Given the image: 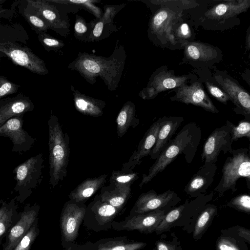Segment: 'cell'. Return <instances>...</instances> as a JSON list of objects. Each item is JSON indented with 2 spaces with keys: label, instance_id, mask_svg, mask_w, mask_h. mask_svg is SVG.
<instances>
[{
  "label": "cell",
  "instance_id": "32",
  "mask_svg": "<svg viewBox=\"0 0 250 250\" xmlns=\"http://www.w3.org/2000/svg\"><path fill=\"white\" fill-rule=\"evenodd\" d=\"M22 15L31 28L37 34L40 32H46L49 29L46 22L27 7L23 10Z\"/></svg>",
  "mask_w": 250,
  "mask_h": 250
},
{
  "label": "cell",
  "instance_id": "50",
  "mask_svg": "<svg viewBox=\"0 0 250 250\" xmlns=\"http://www.w3.org/2000/svg\"><path fill=\"white\" fill-rule=\"evenodd\" d=\"M1 201H0V203H1Z\"/></svg>",
  "mask_w": 250,
  "mask_h": 250
},
{
  "label": "cell",
  "instance_id": "22",
  "mask_svg": "<svg viewBox=\"0 0 250 250\" xmlns=\"http://www.w3.org/2000/svg\"><path fill=\"white\" fill-rule=\"evenodd\" d=\"M76 109L80 113L91 117H98L104 113L105 103L104 101L93 98L70 86Z\"/></svg>",
  "mask_w": 250,
  "mask_h": 250
},
{
  "label": "cell",
  "instance_id": "18",
  "mask_svg": "<svg viewBox=\"0 0 250 250\" xmlns=\"http://www.w3.org/2000/svg\"><path fill=\"white\" fill-rule=\"evenodd\" d=\"M165 215V211L161 209L137 214L126 221L123 228L126 230H138L143 232L151 233L155 231Z\"/></svg>",
  "mask_w": 250,
  "mask_h": 250
},
{
  "label": "cell",
  "instance_id": "10",
  "mask_svg": "<svg viewBox=\"0 0 250 250\" xmlns=\"http://www.w3.org/2000/svg\"><path fill=\"white\" fill-rule=\"evenodd\" d=\"M172 100L201 107L211 113L219 112L198 82H195L189 85L184 84L178 87Z\"/></svg>",
  "mask_w": 250,
  "mask_h": 250
},
{
  "label": "cell",
  "instance_id": "15",
  "mask_svg": "<svg viewBox=\"0 0 250 250\" xmlns=\"http://www.w3.org/2000/svg\"><path fill=\"white\" fill-rule=\"evenodd\" d=\"M85 212V208L76 204L67 203L65 206L61 217V227L66 241H73L77 237Z\"/></svg>",
  "mask_w": 250,
  "mask_h": 250
},
{
  "label": "cell",
  "instance_id": "36",
  "mask_svg": "<svg viewBox=\"0 0 250 250\" xmlns=\"http://www.w3.org/2000/svg\"><path fill=\"white\" fill-rule=\"evenodd\" d=\"M146 245V243L142 242L126 243L121 241H112L100 244L98 250H137Z\"/></svg>",
  "mask_w": 250,
  "mask_h": 250
},
{
  "label": "cell",
  "instance_id": "27",
  "mask_svg": "<svg viewBox=\"0 0 250 250\" xmlns=\"http://www.w3.org/2000/svg\"><path fill=\"white\" fill-rule=\"evenodd\" d=\"M139 124L136 116L134 104L126 102L120 110L116 119L117 133L119 137H122L131 126L135 127Z\"/></svg>",
  "mask_w": 250,
  "mask_h": 250
},
{
  "label": "cell",
  "instance_id": "29",
  "mask_svg": "<svg viewBox=\"0 0 250 250\" xmlns=\"http://www.w3.org/2000/svg\"><path fill=\"white\" fill-rule=\"evenodd\" d=\"M216 211V207L211 205L201 212L195 225L193 235L194 239H198L202 236L210 224Z\"/></svg>",
  "mask_w": 250,
  "mask_h": 250
},
{
  "label": "cell",
  "instance_id": "4",
  "mask_svg": "<svg viewBox=\"0 0 250 250\" xmlns=\"http://www.w3.org/2000/svg\"><path fill=\"white\" fill-rule=\"evenodd\" d=\"M27 7L44 21L51 29L66 37L70 26L68 12H76L81 8L67 0H27Z\"/></svg>",
  "mask_w": 250,
  "mask_h": 250
},
{
  "label": "cell",
  "instance_id": "23",
  "mask_svg": "<svg viewBox=\"0 0 250 250\" xmlns=\"http://www.w3.org/2000/svg\"><path fill=\"white\" fill-rule=\"evenodd\" d=\"M107 176V174H103L83 181L70 192L69 195L70 199L77 203L86 200L103 187Z\"/></svg>",
  "mask_w": 250,
  "mask_h": 250
},
{
  "label": "cell",
  "instance_id": "45",
  "mask_svg": "<svg viewBox=\"0 0 250 250\" xmlns=\"http://www.w3.org/2000/svg\"><path fill=\"white\" fill-rule=\"evenodd\" d=\"M179 37L183 39H188L191 36V32L188 25L186 23L182 24L177 30Z\"/></svg>",
  "mask_w": 250,
  "mask_h": 250
},
{
  "label": "cell",
  "instance_id": "2",
  "mask_svg": "<svg viewBox=\"0 0 250 250\" xmlns=\"http://www.w3.org/2000/svg\"><path fill=\"white\" fill-rule=\"evenodd\" d=\"M202 137L200 127L194 122L186 124L176 136L171 139L156 159L147 173L143 174L139 187L150 182L179 156L183 155L186 161L191 163L195 155Z\"/></svg>",
  "mask_w": 250,
  "mask_h": 250
},
{
  "label": "cell",
  "instance_id": "47",
  "mask_svg": "<svg viewBox=\"0 0 250 250\" xmlns=\"http://www.w3.org/2000/svg\"><path fill=\"white\" fill-rule=\"evenodd\" d=\"M10 204V203H9ZM9 204L4 202L0 208V218L3 215L9 207Z\"/></svg>",
  "mask_w": 250,
  "mask_h": 250
},
{
  "label": "cell",
  "instance_id": "48",
  "mask_svg": "<svg viewBox=\"0 0 250 250\" xmlns=\"http://www.w3.org/2000/svg\"><path fill=\"white\" fill-rule=\"evenodd\" d=\"M239 230H240V232H239L240 235H241L243 237H245L246 238H247L248 239V241H249L250 233L247 234V232L249 230L244 229H241Z\"/></svg>",
  "mask_w": 250,
  "mask_h": 250
},
{
  "label": "cell",
  "instance_id": "41",
  "mask_svg": "<svg viewBox=\"0 0 250 250\" xmlns=\"http://www.w3.org/2000/svg\"><path fill=\"white\" fill-rule=\"evenodd\" d=\"M68 2L80 6L81 7L85 8L87 10L91 12L97 19H100L102 17V11L96 6L94 3L99 2V1L96 0H67Z\"/></svg>",
  "mask_w": 250,
  "mask_h": 250
},
{
  "label": "cell",
  "instance_id": "46",
  "mask_svg": "<svg viewBox=\"0 0 250 250\" xmlns=\"http://www.w3.org/2000/svg\"><path fill=\"white\" fill-rule=\"evenodd\" d=\"M156 245L157 250H176L174 246L164 241H159Z\"/></svg>",
  "mask_w": 250,
  "mask_h": 250
},
{
  "label": "cell",
  "instance_id": "19",
  "mask_svg": "<svg viewBox=\"0 0 250 250\" xmlns=\"http://www.w3.org/2000/svg\"><path fill=\"white\" fill-rule=\"evenodd\" d=\"M184 120L182 117L165 116L158 132L156 143L149 155L152 159L155 160L158 157Z\"/></svg>",
  "mask_w": 250,
  "mask_h": 250
},
{
  "label": "cell",
  "instance_id": "43",
  "mask_svg": "<svg viewBox=\"0 0 250 250\" xmlns=\"http://www.w3.org/2000/svg\"><path fill=\"white\" fill-rule=\"evenodd\" d=\"M9 206L5 212L0 218V236H1L8 228L11 220L14 207V200L9 203Z\"/></svg>",
  "mask_w": 250,
  "mask_h": 250
},
{
  "label": "cell",
  "instance_id": "11",
  "mask_svg": "<svg viewBox=\"0 0 250 250\" xmlns=\"http://www.w3.org/2000/svg\"><path fill=\"white\" fill-rule=\"evenodd\" d=\"M177 200L180 199L171 190L157 194L154 190L151 189L139 197L132 211L137 214L146 213L161 209Z\"/></svg>",
  "mask_w": 250,
  "mask_h": 250
},
{
  "label": "cell",
  "instance_id": "21",
  "mask_svg": "<svg viewBox=\"0 0 250 250\" xmlns=\"http://www.w3.org/2000/svg\"><path fill=\"white\" fill-rule=\"evenodd\" d=\"M250 6V0H228L215 5L205 15L209 19L225 20L246 12Z\"/></svg>",
  "mask_w": 250,
  "mask_h": 250
},
{
  "label": "cell",
  "instance_id": "39",
  "mask_svg": "<svg viewBox=\"0 0 250 250\" xmlns=\"http://www.w3.org/2000/svg\"><path fill=\"white\" fill-rule=\"evenodd\" d=\"M21 86L0 75V100L8 95L17 93Z\"/></svg>",
  "mask_w": 250,
  "mask_h": 250
},
{
  "label": "cell",
  "instance_id": "16",
  "mask_svg": "<svg viewBox=\"0 0 250 250\" xmlns=\"http://www.w3.org/2000/svg\"><path fill=\"white\" fill-rule=\"evenodd\" d=\"M34 109L31 99L21 93L0 100V127L11 118L24 115Z\"/></svg>",
  "mask_w": 250,
  "mask_h": 250
},
{
  "label": "cell",
  "instance_id": "1",
  "mask_svg": "<svg viewBox=\"0 0 250 250\" xmlns=\"http://www.w3.org/2000/svg\"><path fill=\"white\" fill-rule=\"evenodd\" d=\"M117 41L116 47L109 57L79 52L77 57L68 65L75 70L89 83L94 84L100 77L109 91L118 86L126 57L124 46Z\"/></svg>",
  "mask_w": 250,
  "mask_h": 250
},
{
  "label": "cell",
  "instance_id": "30",
  "mask_svg": "<svg viewBox=\"0 0 250 250\" xmlns=\"http://www.w3.org/2000/svg\"><path fill=\"white\" fill-rule=\"evenodd\" d=\"M92 28V21L87 23L82 16L76 15L74 24V36L77 39L87 42Z\"/></svg>",
  "mask_w": 250,
  "mask_h": 250
},
{
  "label": "cell",
  "instance_id": "37",
  "mask_svg": "<svg viewBox=\"0 0 250 250\" xmlns=\"http://www.w3.org/2000/svg\"><path fill=\"white\" fill-rule=\"evenodd\" d=\"M37 34L39 42L47 51H58L64 45L62 41L55 38L46 32H40Z\"/></svg>",
  "mask_w": 250,
  "mask_h": 250
},
{
  "label": "cell",
  "instance_id": "5",
  "mask_svg": "<svg viewBox=\"0 0 250 250\" xmlns=\"http://www.w3.org/2000/svg\"><path fill=\"white\" fill-rule=\"evenodd\" d=\"M223 165L222 177L214 190L223 194L228 190H236L237 181L241 178L250 188V153L249 148L233 149Z\"/></svg>",
  "mask_w": 250,
  "mask_h": 250
},
{
  "label": "cell",
  "instance_id": "42",
  "mask_svg": "<svg viewBox=\"0 0 250 250\" xmlns=\"http://www.w3.org/2000/svg\"><path fill=\"white\" fill-rule=\"evenodd\" d=\"M206 84L209 93L219 102L226 104L228 101L230 100L229 95L216 85L208 82H207Z\"/></svg>",
  "mask_w": 250,
  "mask_h": 250
},
{
  "label": "cell",
  "instance_id": "12",
  "mask_svg": "<svg viewBox=\"0 0 250 250\" xmlns=\"http://www.w3.org/2000/svg\"><path fill=\"white\" fill-rule=\"evenodd\" d=\"M214 78L236 106V114L244 115L246 119L250 121V96L249 93L229 78H223L220 75H215Z\"/></svg>",
  "mask_w": 250,
  "mask_h": 250
},
{
  "label": "cell",
  "instance_id": "14",
  "mask_svg": "<svg viewBox=\"0 0 250 250\" xmlns=\"http://www.w3.org/2000/svg\"><path fill=\"white\" fill-rule=\"evenodd\" d=\"M165 117L159 118L146 131L136 150L128 161L123 164V169L132 170L139 165L142 159L150 155L157 140L158 131Z\"/></svg>",
  "mask_w": 250,
  "mask_h": 250
},
{
  "label": "cell",
  "instance_id": "40",
  "mask_svg": "<svg viewBox=\"0 0 250 250\" xmlns=\"http://www.w3.org/2000/svg\"><path fill=\"white\" fill-rule=\"evenodd\" d=\"M37 235V228L34 225L23 237L13 250H29Z\"/></svg>",
  "mask_w": 250,
  "mask_h": 250
},
{
  "label": "cell",
  "instance_id": "31",
  "mask_svg": "<svg viewBox=\"0 0 250 250\" xmlns=\"http://www.w3.org/2000/svg\"><path fill=\"white\" fill-rule=\"evenodd\" d=\"M226 124L230 128L231 142L237 141L242 137H247L250 139V122L244 119L239 122L237 125H235L229 121Z\"/></svg>",
  "mask_w": 250,
  "mask_h": 250
},
{
  "label": "cell",
  "instance_id": "49",
  "mask_svg": "<svg viewBox=\"0 0 250 250\" xmlns=\"http://www.w3.org/2000/svg\"><path fill=\"white\" fill-rule=\"evenodd\" d=\"M4 56L5 55L2 53L0 52V62L1 61V58Z\"/></svg>",
  "mask_w": 250,
  "mask_h": 250
},
{
  "label": "cell",
  "instance_id": "34",
  "mask_svg": "<svg viewBox=\"0 0 250 250\" xmlns=\"http://www.w3.org/2000/svg\"><path fill=\"white\" fill-rule=\"evenodd\" d=\"M185 208V205H181L165 215L155 231L160 233L168 230L171 227L172 225L180 217Z\"/></svg>",
  "mask_w": 250,
  "mask_h": 250
},
{
  "label": "cell",
  "instance_id": "26",
  "mask_svg": "<svg viewBox=\"0 0 250 250\" xmlns=\"http://www.w3.org/2000/svg\"><path fill=\"white\" fill-rule=\"evenodd\" d=\"M114 17L111 13L104 12L101 18L93 20V28L87 42L101 40L117 31V27L113 23Z\"/></svg>",
  "mask_w": 250,
  "mask_h": 250
},
{
  "label": "cell",
  "instance_id": "7",
  "mask_svg": "<svg viewBox=\"0 0 250 250\" xmlns=\"http://www.w3.org/2000/svg\"><path fill=\"white\" fill-rule=\"evenodd\" d=\"M0 52L15 64L24 67L31 72L39 75L49 73L43 60L28 47L8 40L0 39Z\"/></svg>",
  "mask_w": 250,
  "mask_h": 250
},
{
  "label": "cell",
  "instance_id": "13",
  "mask_svg": "<svg viewBox=\"0 0 250 250\" xmlns=\"http://www.w3.org/2000/svg\"><path fill=\"white\" fill-rule=\"evenodd\" d=\"M188 79L186 76H176L170 72L162 71L153 77L140 95L145 99H153L160 92L185 84Z\"/></svg>",
  "mask_w": 250,
  "mask_h": 250
},
{
  "label": "cell",
  "instance_id": "20",
  "mask_svg": "<svg viewBox=\"0 0 250 250\" xmlns=\"http://www.w3.org/2000/svg\"><path fill=\"white\" fill-rule=\"evenodd\" d=\"M36 206L26 208L19 220L11 229L4 250H13L32 226L37 214Z\"/></svg>",
  "mask_w": 250,
  "mask_h": 250
},
{
  "label": "cell",
  "instance_id": "8",
  "mask_svg": "<svg viewBox=\"0 0 250 250\" xmlns=\"http://www.w3.org/2000/svg\"><path fill=\"white\" fill-rule=\"evenodd\" d=\"M232 150L230 128L226 124L215 128L206 139L201 155L203 166L216 164L221 151L225 154Z\"/></svg>",
  "mask_w": 250,
  "mask_h": 250
},
{
  "label": "cell",
  "instance_id": "38",
  "mask_svg": "<svg viewBox=\"0 0 250 250\" xmlns=\"http://www.w3.org/2000/svg\"><path fill=\"white\" fill-rule=\"evenodd\" d=\"M228 206L247 213L250 211V196L249 194H240L233 198L228 204Z\"/></svg>",
  "mask_w": 250,
  "mask_h": 250
},
{
  "label": "cell",
  "instance_id": "6",
  "mask_svg": "<svg viewBox=\"0 0 250 250\" xmlns=\"http://www.w3.org/2000/svg\"><path fill=\"white\" fill-rule=\"evenodd\" d=\"M43 163V155L39 153L14 168L13 173L16 184L14 190L18 193V198L27 197L40 185L42 179Z\"/></svg>",
  "mask_w": 250,
  "mask_h": 250
},
{
  "label": "cell",
  "instance_id": "44",
  "mask_svg": "<svg viewBox=\"0 0 250 250\" xmlns=\"http://www.w3.org/2000/svg\"><path fill=\"white\" fill-rule=\"evenodd\" d=\"M216 249L217 250H240L234 240L225 237L218 239Z\"/></svg>",
  "mask_w": 250,
  "mask_h": 250
},
{
  "label": "cell",
  "instance_id": "35",
  "mask_svg": "<svg viewBox=\"0 0 250 250\" xmlns=\"http://www.w3.org/2000/svg\"><path fill=\"white\" fill-rule=\"evenodd\" d=\"M96 205L97 217L100 223H105L114 218L118 209L106 202L98 201Z\"/></svg>",
  "mask_w": 250,
  "mask_h": 250
},
{
  "label": "cell",
  "instance_id": "24",
  "mask_svg": "<svg viewBox=\"0 0 250 250\" xmlns=\"http://www.w3.org/2000/svg\"><path fill=\"white\" fill-rule=\"evenodd\" d=\"M177 18L176 13L169 9H159L150 21V29L152 33L157 35H162L164 33L168 35V39L173 42L174 37L170 33V29Z\"/></svg>",
  "mask_w": 250,
  "mask_h": 250
},
{
  "label": "cell",
  "instance_id": "33",
  "mask_svg": "<svg viewBox=\"0 0 250 250\" xmlns=\"http://www.w3.org/2000/svg\"><path fill=\"white\" fill-rule=\"evenodd\" d=\"M138 173L132 170L123 169L114 171L110 178V184L114 185H132L138 178Z\"/></svg>",
  "mask_w": 250,
  "mask_h": 250
},
{
  "label": "cell",
  "instance_id": "28",
  "mask_svg": "<svg viewBox=\"0 0 250 250\" xmlns=\"http://www.w3.org/2000/svg\"><path fill=\"white\" fill-rule=\"evenodd\" d=\"M187 57L196 61H208L217 56V51L212 46L200 42H188L185 47Z\"/></svg>",
  "mask_w": 250,
  "mask_h": 250
},
{
  "label": "cell",
  "instance_id": "3",
  "mask_svg": "<svg viewBox=\"0 0 250 250\" xmlns=\"http://www.w3.org/2000/svg\"><path fill=\"white\" fill-rule=\"evenodd\" d=\"M49 183L56 187L66 177L69 161V137L64 132L58 117L51 112L48 120Z\"/></svg>",
  "mask_w": 250,
  "mask_h": 250
},
{
  "label": "cell",
  "instance_id": "9",
  "mask_svg": "<svg viewBox=\"0 0 250 250\" xmlns=\"http://www.w3.org/2000/svg\"><path fill=\"white\" fill-rule=\"evenodd\" d=\"M23 115L14 117L0 127V137L10 139L13 144L12 152H26L32 147L36 141L22 128Z\"/></svg>",
  "mask_w": 250,
  "mask_h": 250
},
{
  "label": "cell",
  "instance_id": "17",
  "mask_svg": "<svg viewBox=\"0 0 250 250\" xmlns=\"http://www.w3.org/2000/svg\"><path fill=\"white\" fill-rule=\"evenodd\" d=\"M217 169L216 164L202 166L186 186L184 191L190 196L204 194L211 186Z\"/></svg>",
  "mask_w": 250,
  "mask_h": 250
},
{
  "label": "cell",
  "instance_id": "25",
  "mask_svg": "<svg viewBox=\"0 0 250 250\" xmlns=\"http://www.w3.org/2000/svg\"><path fill=\"white\" fill-rule=\"evenodd\" d=\"M131 185L110 184L103 187L100 201L106 202L118 209L122 208L131 195Z\"/></svg>",
  "mask_w": 250,
  "mask_h": 250
}]
</instances>
